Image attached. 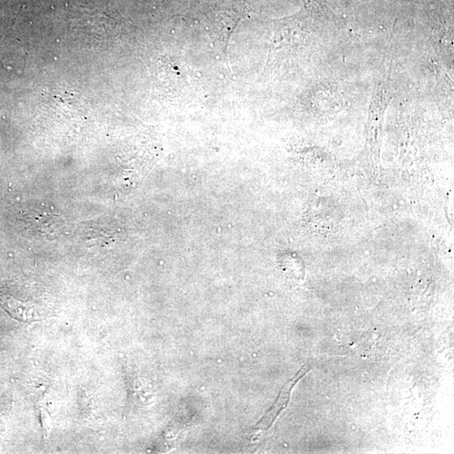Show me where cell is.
Listing matches in <instances>:
<instances>
[{
  "label": "cell",
  "mask_w": 454,
  "mask_h": 454,
  "mask_svg": "<svg viewBox=\"0 0 454 454\" xmlns=\"http://www.w3.org/2000/svg\"><path fill=\"white\" fill-rule=\"evenodd\" d=\"M298 379H299V376H296V379H294L291 383H289L287 386L284 387L282 393H281V396H279L278 401L276 402L274 408H272L270 412L266 415L265 418L258 423V425L255 428V430L257 431H265L267 429H269L272 422L275 420L277 416H278L281 412V410L284 409L285 405H286L292 388L295 386Z\"/></svg>",
  "instance_id": "cell-1"
}]
</instances>
